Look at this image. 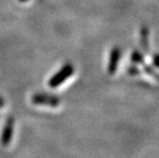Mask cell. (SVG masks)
<instances>
[{"label":"cell","instance_id":"1","mask_svg":"<svg viewBox=\"0 0 159 158\" xmlns=\"http://www.w3.org/2000/svg\"><path fill=\"white\" fill-rule=\"evenodd\" d=\"M74 67L71 64H67L65 65L58 73H56L49 81V86L52 88H56L58 87L59 85L64 83L65 80H67L71 74H74Z\"/></svg>","mask_w":159,"mask_h":158},{"label":"cell","instance_id":"6","mask_svg":"<svg viewBox=\"0 0 159 158\" xmlns=\"http://www.w3.org/2000/svg\"><path fill=\"white\" fill-rule=\"evenodd\" d=\"M141 43H142V47L144 49L148 48V30L146 28H143L142 33H141Z\"/></svg>","mask_w":159,"mask_h":158},{"label":"cell","instance_id":"9","mask_svg":"<svg viewBox=\"0 0 159 158\" xmlns=\"http://www.w3.org/2000/svg\"><path fill=\"white\" fill-rule=\"evenodd\" d=\"M20 2H25V1H27V0H19Z\"/></svg>","mask_w":159,"mask_h":158},{"label":"cell","instance_id":"8","mask_svg":"<svg viewBox=\"0 0 159 158\" xmlns=\"http://www.w3.org/2000/svg\"><path fill=\"white\" fill-rule=\"evenodd\" d=\"M4 107V101H3V99L0 97V108H3Z\"/></svg>","mask_w":159,"mask_h":158},{"label":"cell","instance_id":"2","mask_svg":"<svg viewBox=\"0 0 159 158\" xmlns=\"http://www.w3.org/2000/svg\"><path fill=\"white\" fill-rule=\"evenodd\" d=\"M33 102L36 105H46L52 107H57L59 105V99L56 96H52L49 94H35L33 96Z\"/></svg>","mask_w":159,"mask_h":158},{"label":"cell","instance_id":"3","mask_svg":"<svg viewBox=\"0 0 159 158\" xmlns=\"http://www.w3.org/2000/svg\"><path fill=\"white\" fill-rule=\"evenodd\" d=\"M13 118L12 117H8L3 132H2V136H1V143L3 146H8L12 137V133H13Z\"/></svg>","mask_w":159,"mask_h":158},{"label":"cell","instance_id":"4","mask_svg":"<svg viewBox=\"0 0 159 158\" xmlns=\"http://www.w3.org/2000/svg\"><path fill=\"white\" fill-rule=\"evenodd\" d=\"M120 49L114 48L111 50V54H110V60H109V65H108V70L111 74L115 73L117 70V65L120 59Z\"/></svg>","mask_w":159,"mask_h":158},{"label":"cell","instance_id":"5","mask_svg":"<svg viewBox=\"0 0 159 158\" xmlns=\"http://www.w3.org/2000/svg\"><path fill=\"white\" fill-rule=\"evenodd\" d=\"M131 59L134 63H136V64H142L144 62V58H143V55L138 52H134L132 53V57Z\"/></svg>","mask_w":159,"mask_h":158},{"label":"cell","instance_id":"7","mask_svg":"<svg viewBox=\"0 0 159 158\" xmlns=\"http://www.w3.org/2000/svg\"><path fill=\"white\" fill-rule=\"evenodd\" d=\"M153 65L157 68H159V54H156L153 56V59H152Z\"/></svg>","mask_w":159,"mask_h":158}]
</instances>
